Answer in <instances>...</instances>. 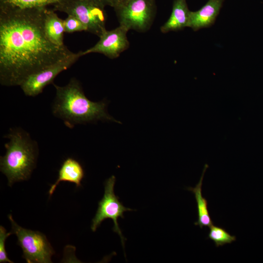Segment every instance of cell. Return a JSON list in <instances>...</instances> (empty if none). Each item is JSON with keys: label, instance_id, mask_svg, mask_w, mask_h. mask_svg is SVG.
Wrapping results in <instances>:
<instances>
[{"label": "cell", "instance_id": "5", "mask_svg": "<svg viewBox=\"0 0 263 263\" xmlns=\"http://www.w3.org/2000/svg\"><path fill=\"white\" fill-rule=\"evenodd\" d=\"M53 6L54 11L75 17L84 25L86 31L99 37L106 30L104 9L85 0H61Z\"/></svg>", "mask_w": 263, "mask_h": 263}, {"label": "cell", "instance_id": "20", "mask_svg": "<svg viewBox=\"0 0 263 263\" xmlns=\"http://www.w3.org/2000/svg\"><path fill=\"white\" fill-rule=\"evenodd\" d=\"M128 0H113V7L115 11L121 8Z\"/></svg>", "mask_w": 263, "mask_h": 263}, {"label": "cell", "instance_id": "3", "mask_svg": "<svg viewBox=\"0 0 263 263\" xmlns=\"http://www.w3.org/2000/svg\"><path fill=\"white\" fill-rule=\"evenodd\" d=\"M5 137L9 141L4 145L6 153L0 156V169L11 186L30 177L36 166L38 147L29 134L19 128L10 129Z\"/></svg>", "mask_w": 263, "mask_h": 263}, {"label": "cell", "instance_id": "8", "mask_svg": "<svg viewBox=\"0 0 263 263\" xmlns=\"http://www.w3.org/2000/svg\"><path fill=\"white\" fill-rule=\"evenodd\" d=\"M80 56V52H72L44 69L30 75L20 84L21 89L27 96L38 95L47 85L53 83L55 78L60 73L71 67Z\"/></svg>", "mask_w": 263, "mask_h": 263}, {"label": "cell", "instance_id": "16", "mask_svg": "<svg viewBox=\"0 0 263 263\" xmlns=\"http://www.w3.org/2000/svg\"><path fill=\"white\" fill-rule=\"evenodd\" d=\"M207 238L212 240L216 247L231 244L236 240L235 236L231 235L225 229L212 225L209 227Z\"/></svg>", "mask_w": 263, "mask_h": 263}, {"label": "cell", "instance_id": "13", "mask_svg": "<svg viewBox=\"0 0 263 263\" xmlns=\"http://www.w3.org/2000/svg\"><path fill=\"white\" fill-rule=\"evenodd\" d=\"M44 30L47 38L54 44L62 46L65 32L64 20L60 19L53 10L46 9L44 19Z\"/></svg>", "mask_w": 263, "mask_h": 263}, {"label": "cell", "instance_id": "6", "mask_svg": "<svg viewBox=\"0 0 263 263\" xmlns=\"http://www.w3.org/2000/svg\"><path fill=\"white\" fill-rule=\"evenodd\" d=\"M155 11L154 0H128L115 12L120 25L142 32L150 27Z\"/></svg>", "mask_w": 263, "mask_h": 263}, {"label": "cell", "instance_id": "18", "mask_svg": "<svg viewBox=\"0 0 263 263\" xmlns=\"http://www.w3.org/2000/svg\"><path fill=\"white\" fill-rule=\"evenodd\" d=\"M12 234L11 232H7L6 229L2 226H0V263H13L7 257V252L5 247V243L6 239Z\"/></svg>", "mask_w": 263, "mask_h": 263}, {"label": "cell", "instance_id": "2", "mask_svg": "<svg viewBox=\"0 0 263 263\" xmlns=\"http://www.w3.org/2000/svg\"><path fill=\"white\" fill-rule=\"evenodd\" d=\"M53 84L56 95L52 106V113L62 119L67 127L73 128L77 124L99 120L121 123L108 113L107 103L105 101L93 102L89 100L76 79H71L64 86Z\"/></svg>", "mask_w": 263, "mask_h": 263}, {"label": "cell", "instance_id": "19", "mask_svg": "<svg viewBox=\"0 0 263 263\" xmlns=\"http://www.w3.org/2000/svg\"><path fill=\"white\" fill-rule=\"evenodd\" d=\"M97 6L104 9L107 6L113 7V0H85Z\"/></svg>", "mask_w": 263, "mask_h": 263}, {"label": "cell", "instance_id": "4", "mask_svg": "<svg viewBox=\"0 0 263 263\" xmlns=\"http://www.w3.org/2000/svg\"><path fill=\"white\" fill-rule=\"evenodd\" d=\"M12 231L17 237L18 243L23 251V258L28 263H52L55 252L45 235L24 228L18 225L11 214L8 215Z\"/></svg>", "mask_w": 263, "mask_h": 263}, {"label": "cell", "instance_id": "12", "mask_svg": "<svg viewBox=\"0 0 263 263\" xmlns=\"http://www.w3.org/2000/svg\"><path fill=\"white\" fill-rule=\"evenodd\" d=\"M84 176V171L80 164L72 158H68L62 163L58 171V178L49 190L51 196L56 186L61 181L75 184L77 187L81 186V182Z\"/></svg>", "mask_w": 263, "mask_h": 263}, {"label": "cell", "instance_id": "7", "mask_svg": "<svg viewBox=\"0 0 263 263\" xmlns=\"http://www.w3.org/2000/svg\"><path fill=\"white\" fill-rule=\"evenodd\" d=\"M115 177L113 175L107 179L105 184L103 197L98 203V207L94 217L92 220L91 229L95 231L101 223L106 219H111L114 222L113 230L120 236L122 245H124L125 238L122 235L117 223L118 217L124 218L125 211H132V209L125 207L119 201L118 197L114 193L113 188Z\"/></svg>", "mask_w": 263, "mask_h": 263}, {"label": "cell", "instance_id": "17", "mask_svg": "<svg viewBox=\"0 0 263 263\" xmlns=\"http://www.w3.org/2000/svg\"><path fill=\"white\" fill-rule=\"evenodd\" d=\"M65 32L71 33L77 31H86V28L77 18L68 15L64 20Z\"/></svg>", "mask_w": 263, "mask_h": 263}, {"label": "cell", "instance_id": "11", "mask_svg": "<svg viewBox=\"0 0 263 263\" xmlns=\"http://www.w3.org/2000/svg\"><path fill=\"white\" fill-rule=\"evenodd\" d=\"M190 12L186 0H174L171 15L161 26V31L166 33L181 30L188 27Z\"/></svg>", "mask_w": 263, "mask_h": 263}, {"label": "cell", "instance_id": "14", "mask_svg": "<svg viewBox=\"0 0 263 263\" xmlns=\"http://www.w3.org/2000/svg\"><path fill=\"white\" fill-rule=\"evenodd\" d=\"M207 167L208 165L206 164L200 181L196 186L194 188L188 187L187 188L188 190L194 194L197 203L198 219V221L194 223V225L199 226L201 228L204 226L209 227L213 225V222L209 216L207 209V200L203 197L202 194L203 179Z\"/></svg>", "mask_w": 263, "mask_h": 263}, {"label": "cell", "instance_id": "15", "mask_svg": "<svg viewBox=\"0 0 263 263\" xmlns=\"http://www.w3.org/2000/svg\"><path fill=\"white\" fill-rule=\"evenodd\" d=\"M61 0H0V10L25 9L46 7Z\"/></svg>", "mask_w": 263, "mask_h": 263}, {"label": "cell", "instance_id": "10", "mask_svg": "<svg viewBox=\"0 0 263 263\" xmlns=\"http://www.w3.org/2000/svg\"><path fill=\"white\" fill-rule=\"evenodd\" d=\"M224 0H208L197 11H190L188 27L196 31L208 28L215 22Z\"/></svg>", "mask_w": 263, "mask_h": 263}, {"label": "cell", "instance_id": "9", "mask_svg": "<svg viewBox=\"0 0 263 263\" xmlns=\"http://www.w3.org/2000/svg\"><path fill=\"white\" fill-rule=\"evenodd\" d=\"M126 27L120 25L110 31L106 30L100 36L99 41L92 47L84 51H80L81 56L97 53L104 55L110 58H115L128 49L129 42Z\"/></svg>", "mask_w": 263, "mask_h": 263}, {"label": "cell", "instance_id": "1", "mask_svg": "<svg viewBox=\"0 0 263 263\" xmlns=\"http://www.w3.org/2000/svg\"><path fill=\"white\" fill-rule=\"evenodd\" d=\"M46 7L0 10V82L20 85L30 75L72 53L46 37Z\"/></svg>", "mask_w": 263, "mask_h": 263}]
</instances>
